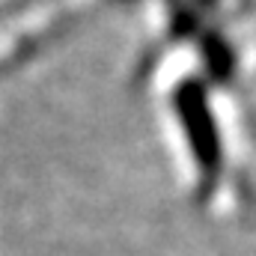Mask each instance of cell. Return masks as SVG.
Here are the masks:
<instances>
[{"instance_id": "1", "label": "cell", "mask_w": 256, "mask_h": 256, "mask_svg": "<svg viewBox=\"0 0 256 256\" xmlns=\"http://www.w3.org/2000/svg\"><path fill=\"white\" fill-rule=\"evenodd\" d=\"M176 110H179V120H182L185 134L191 140L200 170L214 176L220 167V137H218L214 116L208 110V102H206V92L200 84H185L176 92Z\"/></svg>"}]
</instances>
